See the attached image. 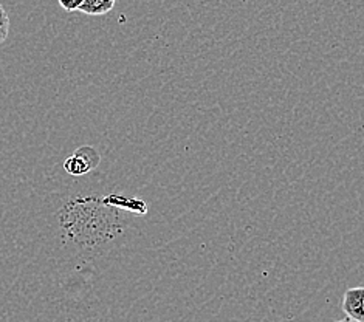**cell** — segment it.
Segmentation results:
<instances>
[{
	"label": "cell",
	"instance_id": "7a4b0ae2",
	"mask_svg": "<svg viewBox=\"0 0 364 322\" xmlns=\"http://www.w3.org/2000/svg\"><path fill=\"white\" fill-rule=\"evenodd\" d=\"M343 311L353 322H364V286H353L344 293Z\"/></svg>",
	"mask_w": 364,
	"mask_h": 322
},
{
	"label": "cell",
	"instance_id": "5b68a950",
	"mask_svg": "<svg viewBox=\"0 0 364 322\" xmlns=\"http://www.w3.org/2000/svg\"><path fill=\"white\" fill-rule=\"evenodd\" d=\"M60 8H64L65 11L73 13V11H80V8L82 5V0H58Z\"/></svg>",
	"mask_w": 364,
	"mask_h": 322
},
{
	"label": "cell",
	"instance_id": "6da1fadb",
	"mask_svg": "<svg viewBox=\"0 0 364 322\" xmlns=\"http://www.w3.org/2000/svg\"><path fill=\"white\" fill-rule=\"evenodd\" d=\"M100 154L92 146H82L64 163V169L70 176H84L100 164Z\"/></svg>",
	"mask_w": 364,
	"mask_h": 322
},
{
	"label": "cell",
	"instance_id": "8992f818",
	"mask_svg": "<svg viewBox=\"0 0 364 322\" xmlns=\"http://www.w3.org/2000/svg\"><path fill=\"white\" fill-rule=\"evenodd\" d=\"M335 322H353V321L349 319V318H343V319H338V321H335Z\"/></svg>",
	"mask_w": 364,
	"mask_h": 322
},
{
	"label": "cell",
	"instance_id": "52a82bcc",
	"mask_svg": "<svg viewBox=\"0 0 364 322\" xmlns=\"http://www.w3.org/2000/svg\"><path fill=\"white\" fill-rule=\"evenodd\" d=\"M4 10V6H2V4H0V11H2Z\"/></svg>",
	"mask_w": 364,
	"mask_h": 322
},
{
	"label": "cell",
	"instance_id": "3957f363",
	"mask_svg": "<svg viewBox=\"0 0 364 322\" xmlns=\"http://www.w3.org/2000/svg\"><path fill=\"white\" fill-rule=\"evenodd\" d=\"M117 0H82L80 11L87 16H104L114 10Z\"/></svg>",
	"mask_w": 364,
	"mask_h": 322
},
{
	"label": "cell",
	"instance_id": "277c9868",
	"mask_svg": "<svg viewBox=\"0 0 364 322\" xmlns=\"http://www.w3.org/2000/svg\"><path fill=\"white\" fill-rule=\"evenodd\" d=\"M10 33V17L5 10L0 11V43H4Z\"/></svg>",
	"mask_w": 364,
	"mask_h": 322
}]
</instances>
